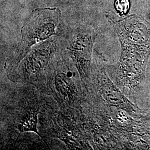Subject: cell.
<instances>
[{
    "label": "cell",
    "instance_id": "cell-1",
    "mask_svg": "<svg viewBox=\"0 0 150 150\" xmlns=\"http://www.w3.org/2000/svg\"><path fill=\"white\" fill-rule=\"evenodd\" d=\"M1 93V139L16 142L20 135L34 132L41 139L38 131V117L47 96L41 94L34 86L20 83Z\"/></svg>",
    "mask_w": 150,
    "mask_h": 150
},
{
    "label": "cell",
    "instance_id": "cell-2",
    "mask_svg": "<svg viewBox=\"0 0 150 150\" xmlns=\"http://www.w3.org/2000/svg\"><path fill=\"white\" fill-rule=\"evenodd\" d=\"M47 88V96L62 112L75 120L78 117L87 92L75 64L62 50L50 71Z\"/></svg>",
    "mask_w": 150,
    "mask_h": 150
},
{
    "label": "cell",
    "instance_id": "cell-3",
    "mask_svg": "<svg viewBox=\"0 0 150 150\" xmlns=\"http://www.w3.org/2000/svg\"><path fill=\"white\" fill-rule=\"evenodd\" d=\"M61 50L58 36L35 45L18 64L6 72L8 79L15 83L32 85L41 94L47 96L48 75Z\"/></svg>",
    "mask_w": 150,
    "mask_h": 150
},
{
    "label": "cell",
    "instance_id": "cell-4",
    "mask_svg": "<svg viewBox=\"0 0 150 150\" xmlns=\"http://www.w3.org/2000/svg\"><path fill=\"white\" fill-rule=\"evenodd\" d=\"M67 26L61 19V11L58 8H36L22 26L21 38L13 54L5 62L8 71L18 64L35 45L53 36L63 35Z\"/></svg>",
    "mask_w": 150,
    "mask_h": 150
},
{
    "label": "cell",
    "instance_id": "cell-5",
    "mask_svg": "<svg viewBox=\"0 0 150 150\" xmlns=\"http://www.w3.org/2000/svg\"><path fill=\"white\" fill-rule=\"evenodd\" d=\"M48 97L38 117V131L48 149L51 139H59L67 150L92 149L79 123L51 104Z\"/></svg>",
    "mask_w": 150,
    "mask_h": 150
},
{
    "label": "cell",
    "instance_id": "cell-6",
    "mask_svg": "<svg viewBox=\"0 0 150 150\" xmlns=\"http://www.w3.org/2000/svg\"><path fill=\"white\" fill-rule=\"evenodd\" d=\"M97 35L95 28L80 23L67 26L63 35L59 37L62 51L75 64L86 90L90 77L92 51Z\"/></svg>",
    "mask_w": 150,
    "mask_h": 150
},
{
    "label": "cell",
    "instance_id": "cell-7",
    "mask_svg": "<svg viewBox=\"0 0 150 150\" xmlns=\"http://www.w3.org/2000/svg\"><path fill=\"white\" fill-rule=\"evenodd\" d=\"M115 7L117 12L121 16L126 15L129 10V0H116Z\"/></svg>",
    "mask_w": 150,
    "mask_h": 150
}]
</instances>
